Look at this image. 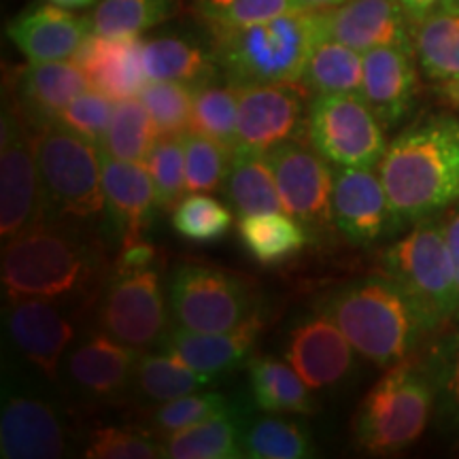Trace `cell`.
<instances>
[{"mask_svg": "<svg viewBox=\"0 0 459 459\" xmlns=\"http://www.w3.org/2000/svg\"><path fill=\"white\" fill-rule=\"evenodd\" d=\"M113 107V99H108V96L96 90H85L83 94L73 99L71 105L62 111L57 124L66 126L68 130L77 132V134L85 136V139L100 147L108 122H111Z\"/></svg>", "mask_w": 459, "mask_h": 459, "instance_id": "bcb514c9", "label": "cell"}, {"mask_svg": "<svg viewBox=\"0 0 459 459\" xmlns=\"http://www.w3.org/2000/svg\"><path fill=\"white\" fill-rule=\"evenodd\" d=\"M332 217L338 232L359 247L375 245L402 228L375 169L338 166L332 192Z\"/></svg>", "mask_w": 459, "mask_h": 459, "instance_id": "5bb4252c", "label": "cell"}, {"mask_svg": "<svg viewBox=\"0 0 459 459\" xmlns=\"http://www.w3.org/2000/svg\"><path fill=\"white\" fill-rule=\"evenodd\" d=\"M317 311L334 321L361 358L385 370L409 359L426 336L415 304L385 273L330 291Z\"/></svg>", "mask_w": 459, "mask_h": 459, "instance_id": "3957f363", "label": "cell"}, {"mask_svg": "<svg viewBox=\"0 0 459 459\" xmlns=\"http://www.w3.org/2000/svg\"><path fill=\"white\" fill-rule=\"evenodd\" d=\"M147 169L156 186L158 204L162 211H172L187 194L186 183V145L183 134L158 136L147 158Z\"/></svg>", "mask_w": 459, "mask_h": 459, "instance_id": "7bdbcfd3", "label": "cell"}, {"mask_svg": "<svg viewBox=\"0 0 459 459\" xmlns=\"http://www.w3.org/2000/svg\"><path fill=\"white\" fill-rule=\"evenodd\" d=\"M283 351L285 359L315 392L342 383L353 370L358 353L334 321L319 311L287 332Z\"/></svg>", "mask_w": 459, "mask_h": 459, "instance_id": "ac0fdd59", "label": "cell"}, {"mask_svg": "<svg viewBox=\"0 0 459 459\" xmlns=\"http://www.w3.org/2000/svg\"><path fill=\"white\" fill-rule=\"evenodd\" d=\"M223 194L238 217L283 211L268 153L251 147H237L232 152Z\"/></svg>", "mask_w": 459, "mask_h": 459, "instance_id": "83f0119b", "label": "cell"}, {"mask_svg": "<svg viewBox=\"0 0 459 459\" xmlns=\"http://www.w3.org/2000/svg\"><path fill=\"white\" fill-rule=\"evenodd\" d=\"M158 141L152 115L139 96L115 100L111 122L102 139L100 152L124 162L147 164L153 143Z\"/></svg>", "mask_w": 459, "mask_h": 459, "instance_id": "836d02e7", "label": "cell"}, {"mask_svg": "<svg viewBox=\"0 0 459 459\" xmlns=\"http://www.w3.org/2000/svg\"><path fill=\"white\" fill-rule=\"evenodd\" d=\"M194 88L177 82H147L139 99L152 115L158 136L183 134L192 128Z\"/></svg>", "mask_w": 459, "mask_h": 459, "instance_id": "b9f144b4", "label": "cell"}, {"mask_svg": "<svg viewBox=\"0 0 459 459\" xmlns=\"http://www.w3.org/2000/svg\"><path fill=\"white\" fill-rule=\"evenodd\" d=\"M307 117L298 83L238 88V147L273 152L307 132Z\"/></svg>", "mask_w": 459, "mask_h": 459, "instance_id": "9a60e30c", "label": "cell"}, {"mask_svg": "<svg viewBox=\"0 0 459 459\" xmlns=\"http://www.w3.org/2000/svg\"><path fill=\"white\" fill-rule=\"evenodd\" d=\"M296 3L302 11H325V9L338 7V4H342L344 0H296Z\"/></svg>", "mask_w": 459, "mask_h": 459, "instance_id": "f907efd6", "label": "cell"}, {"mask_svg": "<svg viewBox=\"0 0 459 459\" xmlns=\"http://www.w3.org/2000/svg\"><path fill=\"white\" fill-rule=\"evenodd\" d=\"M438 3L440 0H402L406 13H409V17H411L412 26H415L423 15L429 13V11H432Z\"/></svg>", "mask_w": 459, "mask_h": 459, "instance_id": "681fc988", "label": "cell"}, {"mask_svg": "<svg viewBox=\"0 0 459 459\" xmlns=\"http://www.w3.org/2000/svg\"><path fill=\"white\" fill-rule=\"evenodd\" d=\"M90 34V17H77L54 3L26 9L7 26V37L30 62L74 57Z\"/></svg>", "mask_w": 459, "mask_h": 459, "instance_id": "7402d4cb", "label": "cell"}, {"mask_svg": "<svg viewBox=\"0 0 459 459\" xmlns=\"http://www.w3.org/2000/svg\"><path fill=\"white\" fill-rule=\"evenodd\" d=\"M438 91H440V96H443L446 102H451V105L459 107V82L438 85Z\"/></svg>", "mask_w": 459, "mask_h": 459, "instance_id": "816d5d0a", "label": "cell"}, {"mask_svg": "<svg viewBox=\"0 0 459 459\" xmlns=\"http://www.w3.org/2000/svg\"><path fill=\"white\" fill-rule=\"evenodd\" d=\"M238 237L247 254L262 266L283 264L308 243L307 228L281 211L240 217Z\"/></svg>", "mask_w": 459, "mask_h": 459, "instance_id": "f546056e", "label": "cell"}, {"mask_svg": "<svg viewBox=\"0 0 459 459\" xmlns=\"http://www.w3.org/2000/svg\"><path fill=\"white\" fill-rule=\"evenodd\" d=\"M249 387L255 406L273 415H311V387L287 359L260 355L249 361Z\"/></svg>", "mask_w": 459, "mask_h": 459, "instance_id": "f1b7e54d", "label": "cell"}, {"mask_svg": "<svg viewBox=\"0 0 459 459\" xmlns=\"http://www.w3.org/2000/svg\"><path fill=\"white\" fill-rule=\"evenodd\" d=\"M198 15L211 28H238L302 11L296 0H194Z\"/></svg>", "mask_w": 459, "mask_h": 459, "instance_id": "ee69618b", "label": "cell"}, {"mask_svg": "<svg viewBox=\"0 0 459 459\" xmlns=\"http://www.w3.org/2000/svg\"><path fill=\"white\" fill-rule=\"evenodd\" d=\"M83 457L90 459H156L164 457V445L156 434L130 426H105L90 434Z\"/></svg>", "mask_w": 459, "mask_h": 459, "instance_id": "f6af8a7d", "label": "cell"}, {"mask_svg": "<svg viewBox=\"0 0 459 459\" xmlns=\"http://www.w3.org/2000/svg\"><path fill=\"white\" fill-rule=\"evenodd\" d=\"M100 158L107 211L115 234L122 240V247L143 240V232L160 209L152 172L147 164L124 162L105 152H100Z\"/></svg>", "mask_w": 459, "mask_h": 459, "instance_id": "44dd1931", "label": "cell"}, {"mask_svg": "<svg viewBox=\"0 0 459 459\" xmlns=\"http://www.w3.org/2000/svg\"><path fill=\"white\" fill-rule=\"evenodd\" d=\"M139 37L113 39L91 32L79 48L74 62L82 66L90 88L113 100L139 96L149 82L143 68Z\"/></svg>", "mask_w": 459, "mask_h": 459, "instance_id": "d4e9b609", "label": "cell"}, {"mask_svg": "<svg viewBox=\"0 0 459 459\" xmlns=\"http://www.w3.org/2000/svg\"><path fill=\"white\" fill-rule=\"evenodd\" d=\"M139 359V349L99 332L68 353L66 372L74 385L91 398L111 400L134 383Z\"/></svg>", "mask_w": 459, "mask_h": 459, "instance_id": "cb8c5ba5", "label": "cell"}, {"mask_svg": "<svg viewBox=\"0 0 459 459\" xmlns=\"http://www.w3.org/2000/svg\"><path fill=\"white\" fill-rule=\"evenodd\" d=\"M417 94V56L411 48H375L364 54L361 99L381 124L398 126L409 115Z\"/></svg>", "mask_w": 459, "mask_h": 459, "instance_id": "ffe728a7", "label": "cell"}, {"mask_svg": "<svg viewBox=\"0 0 459 459\" xmlns=\"http://www.w3.org/2000/svg\"><path fill=\"white\" fill-rule=\"evenodd\" d=\"M423 370L434 387L440 426L459 434V324L429 349Z\"/></svg>", "mask_w": 459, "mask_h": 459, "instance_id": "74e56055", "label": "cell"}, {"mask_svg": "<svg viewBox=\"0 0 459 459\" xmlns=\"http://www.w3.org/2000/svg\"><path fill=\"white\" fill-rule=\"evenodd\" d=\"M141 54L149 82H177L198 88L217 79L220 71L215 51L181 34L147 39L141 45Z\"/></svg>", "mask_w": 459, "mask_h": 459, "instance_id": "4316f807", "label": "cell"}, {"mask_svg": "<svg viewBox=\"0 0 459 459\" xmlns=\"http://www.w3.org/2000/svg\"><path fill=\"white\" fill-rule=\"evenodd\" d=\"M445 234L446 243H449V251L453 257V266H455V281H457V300H459V203L453 204L451 209H446L445 213ZM459 324V307H457V319Z\"/></svg>", "mask_w": 459, "mask_h": 459, "instance_id": "c3c4849f", "label": "cell"}, {"mask_svg": "<svg viewBox=\"0 0 459 459\" xmlns=\"http://www.w3.org/2000/svg\"><path fill=\"white\" fill-rule=\"evenodd\" d=\"M192 130L209 136L223 147H238V88L232 83H209L194 88Z\"/></svg>", "mask_w": 459, "mask_h": 459, "instance_id": "d590c367", "label": "cell"}, {"mask_svg": "<svg viewBox=\"0 0 459 459\" xmlns=\"http://www.w3.org/2000/svg\"><path fill=\"white\" fill-rule=\"evenodd\" d=\"M315 446L308 429L291 419L268 412L245 421L243 457L251 459H304L313 457Z\"/></svg>", "mask_w": 459, "mask_h": 459, "instance_id": "e575fe53", "label": "cell"}, {"mask_svg": "<svg viewBox=\"0 0 459 459\" xmlns=\"http://www.w3.org/2000/svg\"><path fill=\"white\" fill-rule=\"evenodd\" d=\"M378 177L402 228L459 203V119L429 115L389 143Z\"/></svg>", "mask_w": 459, "mask_h": 459, "instance_id": "6da1fadb", "label": "cell"}, {"mask_svg": "<svg viewBox=\"0 0 459 459\" xmlns=\"http://www.w3.org/2000/svg\"><path fill=\"white\" fill-rule=\"evenodd\" d=\"M169 307L177 325L194 332H228L257 311L251 285L238 274L186 262L169 281Z\"/></svg>", "mask_w": 459, "mask_h": 459, "instance_id": "ba28073f", "label": "cell"}, {"mask_svg": "<svg viewBox=\"0 0 459 459\" xmlns=\"http://www.w3.org/2000/svg\"><path fill=\"white\" fill-rule=\"evenodd\" d=\"M234 411L232 400L217 392H196L183 398L164 402L152 415V429L156 436L169 438L181 429L198 426L209 419L230 415Z\"/></svg>", "mask_w": 459, "mask_h": 459, "instance_id": "ab89813d", "label": "cell"}, {"mask_svg": "<svg viewBox=\"0 0 459 459\" xmlns=\"http://www.w3.org/2000/svg\"><path fill=\"white\" fill-rule=\"evenodd\" d=\"M88 88V77L77 62H32L17 79V113L34 132L43 130Z\"/></svg>", "mask_w": 459, "mask_h": 459, "instance_id": "603a6c76", "label": "cell"}, {"mask_svg": "<svg viewBox=\"0 0 459 459\" xmlns=\"http://www.w3.org/2000/svg\"><path fill=\"white\" fill-rule=\"evenodd\" d=\"M268 160L287 215L300 221L308 234L334 223V172L317 149L294 139L268 152Z\"/></svg>", "mask_w": 459, "mask_h": 459, "instance_id": "7c38bea8", "label": "cell"}, {"mask_svg": "<svg viewBox=\"0 0 459 459\" xmlns=\"http://www.w3.org/2000/svg\"><path fill=\"white\" fill-rule=\"evenodd\" d=\"M170 213L172 228L179 237L204 245L226 237L234 211L206 192H187Z\"/></svg>", "mask_w": 459, "mask_h": 459, "instance_id": "f35d334b", "label": "cell"}, {"mask_svg": "<svg viewBox=\"0 0 459 459\" xmlns=\"http://www.w3.org/2000/svg\"><path fill=\"white\" fill-rule=\"evenodd\" d=\"M99 321L105 334L139 351L162 342L169 325L156 268L115 271L102 296Z\"/></svg>", "mask_w": 459, "mask_h": 459, "instance_id": "8fae6325", "label": "cell"}, {"mask_svg": "<svg viewBox=\"0 0 459 459\" xmlns=\"http://www.w3.org/2000/svg\"><path fill=\"white\" fill-rule=\"evenodd\" d=\"M364 79V54L334 39L319 37L308 54L302 83L317 94H358Z\"/></svg>", "mask_w": 459, "mask_h": 459, "instance_id": "4dcf8cb0", "label": "cell"}, {"mask_svg": "<svg viewBox=\"0 0 459 459\" xmlns=\"http://www.w3.org/2000/svg\"><path fill=\"white\" fill-rule=\"evenodd\" d=\"M49 3L57 4V7L62 9H68V11H74V9H88L91 4L96 3V0H49Z\"/></svg>", "mask_w": 459, "mask_h": 459, "instance_id": "f5cc1de1", "label": "cell"}, {"mask_svg": "<svg viewBox=\"0 0 459 459\" xmlns=\"http://www.w3.org/2000/svg\"><path fill=\"white\" fill-rule=\"evenodd\" d=\"M102 251L74 221H41L4 243L3 291L7 302L82 300L100 279Z\"/></svg>", "mask_w": 459, "mask_h": 459, "instance_id": "7a4b0ae2", "label": "cell"}, {"mask_svg": "<svg viewBox=\"0 0 459 459\" xmlns=\"http://www.w3.org/2000/svg\"><path fill=\"white\" fill-rule=\"evenodd\" d=\"M175 7V0H99L90 26L102 37L132 39L169 20Z\"/></svg>", "mask_w": 459, "mask_h": 459, "instance_id": "8d00e7d4", "label": "cell"}, {"mask_svg": "<svg viewBox=\"0 0 459 459\" xmlns=\"http://www.w3.org/2000/svg\"><path fill=\"white\" fill-rule=\"evenodd\" d=\"M243 417L221 415L169 436L164 457L172 459H234L243 457Z\"/></svg>", "mask_w": 459, "mask_h": 459, "instance_id": "1f68e13d", "label": "cell"}, {"mask_svg": "<svg viewBox=\"0 0 459 459\" xmlns=\"http://www.w3.org/2000/svg\"><path fill=\"white\" fill-rule=\"evenodd\" d=\"M434 411V387L423 364L400 361L361 400L353 419L355 443L375 455L409 449L426 432Z\"/></svg>", "mask_w": 459, "mask_h": 459, "instance_id": "52a82bcc", "label": "cell"}, {"mask_svg": "<svg viewBox=\"0 0 459 459\" xmlns=\"http://www.w3.org/2000/svg\"><path fill=\"white\" fill-rule=\"evenodd\" d=\"M34 149L45 220L83 223L100 217L107 206L100 147L56 122L34 132Z\"/></svg>", "mask_w": 459, "mask_h": 459, "instance_id": "8992f818", "label": "cell"}, {"mask_svg": "<svg viewBox=\"0 0 459 459\" xmlns=\"http://www.w3.org/2000/svg\"><path fill=\"white\" fill-rule=\"evenodd\" d=\"M319 37L358 49L359 54L375 48H411L412 22L402 0H344L338 7L317 11Z\"/></svg>", "mask_w": 459, "mask_h": 459, "instance_id": "2e32d148", "label": "cell"}, {"mask_svg": "<svg viewBox=\"0 0 459 459\" xmlns=\"http://www.w3.org/2000/svg\"><path fill=\"white\" fill-rule=\"evenodd\" d=\"M385 126L358 94H319L308 107L307 136L328 162L378 169L389 143Z\"/></svg>", "mask_w": 459, "mask_h": 459, "instance_id": "9c48e42d", "label": "cell"}, {"mask_svg": "<svg viewBox=\"0 0 459 459\" xmlns=\"http://www.w3.org/2000/svg\"><path fill=\"white\" fill-rule=\"evenodd\" d=\"M68 434L60 411L32 389L4 385L0 411V457L57 459L68 451Z\"/></svg>", "mask_w": 459, "mask_h": 459, "instance_id": "4fadbf2b", "label": "cell"}, {"mask_svg": "<svg viewBox=\"0 0 459 459\" xmlns=\"http://www.w3.org/2000/svg\"><path fill=\"white\" fill-rule=\"evenodd\" d=\"M411 226L383 254V273L415 304L426 334H434L457 319L455 266L446 243L443 213L423 217Z\"/></svg>", "mask_w": 459, "mask_h": 459, "instance_id": "5b68a950", "label": "cell"}, {"mask_svg": "<svg viewBox=\"0 0 459 459\" xmlns=\"http://www.w3.org/2000/svg\"><path fill=\"white\" fill-rule=\"evenodd\" d=\"M213 37L217 65L228 83H298L319 39L317 11H290L257 24L213 28Z\"/></svg>", "mask_w": 459, "mask_h": 459, "instance_id": "277c9868", "label": "cell"}, {"mask_svg": "<svg viewBox=\"0 0 459 459\" xmlns=\"http://www.w3.org/2000/svg\"><path fill=\"white\" fill-rule=\"evenodd\" d=\"M417 65L436 83L459 82V0H440L412 26Z\"/></svg>", "mask_w": 459, "mask_h": 459, "instance_id": "484cf974", "label": "cell"}, {"mask_svg": "<svg viewBox=\"0 0 459 459\" xmlns=\"http://www.w3.org/2000/svg\"><path fill=\"white\" fill-rule=\"evenodd\" d=\"M186 145V183L187 192H215L223 187L230 164H232V149L223 147L209 136L196 130L183 132Z\"/></svg>", "mask_w": 459, "mask_h": 459, "instance_id": "60d3db41", "label": "cell"}, {"mask_svg": "<svg viewBox=\"0 0 459 459\" xmlns=\"http://www.w3.org/2000/svg\"><path fill=\"white\" fill-rule=\"evenodd\" d=\"M7 332L13 347L28 364L49 381H56L60 361L77 336V325L60 302L28 298L9 302Z\"/></svg>", "mask_w": 459, "mask_h": 459, "instance_id": "e0dca14e", "label": "cell"}, {"mask_svg": "<svg viewBox=\"0 0 459 459\" xmlns=\"http://www.w3.org/2000/svg\"><path fill=\"white\" fill-rule=\"evenodd\" d=\"M0 143V234L7 243L24 230L45 221L41 175L34 130L17 111L3 113Z\"/></svg>", "mask_w": 459, "mask_h": 459, "instance_id": "30bf717a", "label": "cell"}, {"mask_svg": "<svg viewBox=\"0 0 459 459\" xmlns=\"http://www.w3.org/2000/svg\"><path fill=\"white\" fill-rule=\"evenodd\" d=\"M156 260V249L145 240H136V243L122 247V254L115 264V271H128V268H143L152 266Z\"/></svg>", "mask_w": 459, "mask_h": 459, "instance_id": "7dc6e473", "label": "cell"}, {"mask_svg": "<svg viewBox=\"0 0 459 459\" xmlns=\"http://www.w3.org/2000/svg\"><path fill=\"white\" fill-rule=\"evenodd\" d=\"M215 381V377L194 370L186 361L166 351L141 355L134 372L136 392L141 398L156 404L203 392Z\"/></svg>", "mask_w": 459, "mask_h": 459, "instance_id": "d6a6232c", "label": "cell"}, {"mask_svg": "<svg viewBox=\"0 0 459 459\" xmlns=\"http://www.w3.org/2000/svg\"><path fill=\"white\" fill-rule=\"evenodd\" d=\"M264 330V315L255 311L238 328L228 332H194L172 325L162 338V349L194 370L220 378L249 366L257 338Z\"/></svg>", "mask_w": 459, "mask_h": 459, "instance_id": "d6986e66", "label": "cell"}]
</instances>
